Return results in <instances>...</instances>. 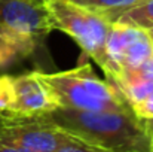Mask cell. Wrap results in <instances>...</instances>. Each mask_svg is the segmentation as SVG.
<instances>
[{"label":"cell","instance_id":"obj_14","mask_svg":"<svg viewBox=\"0 0 153 152\" xmlns=\"http://www.w3.org/2000/svg\"><path fill=\"white\" fill-rule=\"evenodd\" d=\"M7 118H10V116H7V115H4V113H1V112H0V124H3Z\"/></svg>","mask_w":153,"mask_h":152},{"label":"cell","instance_id":"obj_3","mask_svg":"<svg viewBox=\"0 0 153 152\" xmlns=\"http://www.w3.org/2000/svg\"><path fill=\"white\" fill-rule=\"evenodd\" d=\"M49 88L59 107L77 110H126L132 109L119 87L100 79L88 63L71 70L43 73L36 72Z\"/></svg>","mask_w":153,"mask_h":152},{"label":"cell","instance_id":"obj_12","mask_svg":"<svg viewBox=\"0 0 153 152\" xmlns=\"http://www.w3.org/2000/svg\"><path fill=\"white\" fill-rule=\"evenodd\" d=\"M132 110L137 113V116H140L141 119H147V118H153V93L146 97L143 101L137 103L132 106Z\"/></svg>","mask_w":153,"mask_h":152},{"label":"cell","instance_id":"obj_7","mask_svg":"<svg viewBox=\"0 0 153 152\" xmlns=\"http://www.w3.org/2000/svg\"><path fill=\"white\" fill-rule=\"evenodd\" d=\"M153 54V43L150 37L147 36L146 30L135 28L131 39L125 45L122 57H120V73L128 69H135L141 63H144ZM120 76V75H119Z\"/></svg>","mask_w":153,"mask_h":152},{"label":"cell","instance_id":"obj_10","mask_svg":"<svg viewBox=\"0 0 153 152\" xmlns=\"http://www.w3.org/2000/svg\"><path fill=\"white\" fill-rule=\"evenodd\" d=\"M12 104H13L12 76L3 75V76H0V112L10 116Z\"/></svg>","mask_w":153,"mask_h":152},{"label":"cell","instance_id":"obj_1","mask_svg":"<svg viewBox=\"0 0 153 152\" xmlns=\"http://www.w3.org/2000/svg\"><path fill=\"white\" fill-rule=\"evenodd\" d=\"M36 118L108 152H149L153 148L144 121L132 109L97 112L56 107Z\"/></svg>","mask_w":153,"mask_h":152},{"label":"cell","instance_id":"obj_8","mask_svg":"<svg viewBox=\"0 0 153 152\" xmlns=\"http://www.w3.org/2000/svg\"><path fill=\"white\" fill-rule=\"evenodd\" d=\"M114 22L141 30L153 28V0H138L135 4L128 7Z\"/></svg>","mask_w":153,"mask_h":152},{"label":"cell","instance_id":"obj_11","mask_svg":"<svg viewBox=\"0 0 153 152\" xmlns=\"http://www.w3.org/2000/svg\"><path fill=\"white\" fill-rule=\"evenodd\" d=\"M55 152H108L102 148H98V146H94L73 134H70V137L56 149Z\"/></svg>","mask_w":153,"mask_h":152},{"label":"cell","instance_id":"obj_6","mask_svg":"<svg viewBox=\"0 0 153 152\" xmlns=\"http://www.w3.org/2000/svg\"><path fill=\"white\" fill-rule=\"evenodd\" d=\"M12 85L13 104L10 116L36 118L59 107L49 88L39 79L36 72L12 76Z\"/></svg>","mask_w":153,"mask_h":152},{"label":"cell","instance_id":"obj_16","mask_svg":"<svg viewBox=\"0 0 153 152\" xmlns=\"http://www.w3.org/2000/svg\"><path fill=\"white\" fill-rule=\"evenodd\" d=\"M149 152H153V148H152V149H150V151H149Z\"/></svg>","mask_w":153,"mask_h":152},{"label":"cell","instance_id":"obj_15","mask_svg":"<svg viewBox=\"0 0 153 152\" xmlns=\"http://www.w3.org/2000/svg\"><path fill=\"white\" fill-rule=\"evenodd\" d=\"M146 33H147V36L150 37V40H152V43H153V28H149V30H146Z\"/></svg>","mask_w":153,"mask_h":152},{"label":"cell","instance_id":"obj_2","mask_svg":"<svg viewBox=\"0 0 153 152\" xmlns=\"http://www.w3.org/2000/svg\"><path fill=\"white\" fill-rule=\"evenodd\" d=\"M52 30L43 0H0V69L31 55Z\"/></svg>","mask_w":153,"mask_h":152},{"label":"cell","instance_id":"obj_13","mask_svg":"<svg viewBox=\"0 0 153 152\" xmlns=\"http://www.w3.org/2000/svg\"><path fill=\"white\" fill-rule=\"evenodd\" d=\"M0 152H34L28 148H24L15 142H10L7 139L0 137Z\"/></svg>","mask_w":153,"mask_h":152},{"label":"cell","instance_id":"obj_9","mask_svg":"<svg viewBox=\"0 0 153 152\" xmlns=\"http://www.w3.org/2000/svg\"><path fill=\"white\" fill-rule=\"evenodd\" d=\"M79 6H85L101 12L111 22H114L128 7L135 4L138 0H68Z\"/></svg>","mask_w":153,"mask_h":152},{"label":"cell","instance_id":"obj_4","mask_svg":"<svg viewBox=\"0 0 153 152\" xmlns=\"http://www.w3.org/2000/svg\"><path fill=\"white\" fill-rule=\"evenodd\" d=\"M43 1L53 30H61L73 37L82 51L101 67L110 79L111 64L107 54V39L113 22L101 12L79 6L68 0Z\"/></svg>","mask_w":153,"mask_h":152},{"label":"cell","instance_id":"obj_5","mask_svg":"<svg viewBox=\"0 0 153 152\" xmlns=\"http://www.w3.org/2000/svg\"><path fill=\"white\" fill-rule=\"evenodd\" d=\"M0 137L34 152H55L70 137V133L42 118L10 116L0 124Z\"/></svg>","mask_w":153,"mask_h":152}]
</instances>
